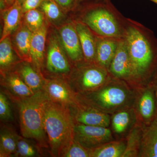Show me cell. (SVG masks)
Wrapping results in <instances>:
<instances>
[{
	"mask_svg": "<svg viewBox=\"0 0 157 157\" xmlns=\"http://www.w3.org/2000/svg\"><path fill=\"white\" fill-rule=\"evenodd\" d=\"M144 127L138 123L127 135L126 147L123 157H139Z\"/></svg>",
	"mask_w": 157,
	"mask_h": 157,
	"instance_id": "obj_26",
	"label": "cell"
},
{
	"mask_svg": "<svg viewBox=\"0 0 157 157\" xmlns=\"http://www.w3.org/2000/svg\"><path fill=\"white\" fill-rule=\"evenodd\" d=\"M139 157H157V117L144 128Z\"/></svg>",
	"mask_w": 157,
	"mask_h": 157,
	"instance_id": "obj_22",
	"label": "cell"
},
{
	"mask_svg": "<svg viewBox=\"0 0 157 157\" xmlns=\"http://www.w3.org/2000/svg\"><path fill=\"white\" fill-rule=\"evenodd\" d=\"M150 1H151V2H154L156 4H157V0H150Z\"/></svg>",
	"mask_w": 157,
	"mask_h": 157,
	"instance_id": "obj_36",
	"label": "cell"
},
{
	"mask_svg": "<svg viewBox=\"0 0 157 157\" xmlns=\"http://www.w3.org/2000/svg\"><path fill=\"white\" fill-rule=\"evenodd\" d=\"M61 9L65 10H70L75 5L76 0H53Z\"/></svg>",
	"mask_w": 157,
	"mask_h": 157,
	"instance_id": "obj_33",
	"label": "cell"
},
{
	"mask_svg": "<svg viewBox=\"0 0 157 157\" xmlns=\"http://www.w3.org/2000/svg\"><path fill=\"white\" fill-rule=\"evenodd\" d=\"M82 20L98 36L115 39L124 37V29L116 15L107 7L91 9L85 13Z\"/></svg>",
	"mask_w": 157,
	"mask_h": 157,
	"instance_id": "obj_6",
	"label": "cell"
},
{
	"mask_svg": "<svg viewBox=\"0 0 157 157\" xmlns=\"http://www.w3.org/2000/svg\"><path fill=\"white\" fill-rule=\"evenodd\" d=\"M24 24L33 33L38 31L44 25V14L36 9L24 13Z\"/></svg>",
	"mask_w": 157,
	"mask_h": 157,
	"instance_id": "obj_28",
	"label": "cell"
},
{
	"mask_svg": "<svg viewBox=\"0 0 157 157\" xmlns=\"http://www.w3.org/2000/svg\"><path fill=\"white\" fill-rule=\"evenodd\" d=\"M44 0H23L21 3V9L23 13L39 7Z\"/></svg>",
	"mask_w": 157,
	"mask_h": 157,
	"instance_id": "obj_32",
	"label": "cell"
},
{
	"mask_svg": "<svg viewBox=\"0 0 157 157\" xmlns=\"http://www.w3.org/2000/svg\"><path fill=\"white\" fill-rule=\"evenodd\" d=\"M39 7L51 22L58 23L63 18L60 7L53 0H44Z\"/></svg>",
	"mask_w": 157,
	"mask_h": 157,
	"instance_id": "obj_27",
	"label": "cell"
},
{
	"mask_svg": "<svg viewBox=\"0 0 157 157\" xmlns=\"http://www.w3.org/2000/svg\"><path fill=\"white\" fill-rule=\"evenodd\" d=\"M43 90L49 101L73 108L77 104V94L69 82L59 78L45 79Z\"/></svg>",
	"mask_w": 157,
	"mask_h": 157,
	"instance_id": "obj_9",
	"label": "cell"
},
{
	"mask_svg": "<svg viewBox=\"0 0 157 157\" xmlns=\"http://www.w3.org/2000/svg\"><path fill=\"white\" fill-rule=\"evenodd\" d=\"M39 155L36 147L27 140L25 137L18 135L15 157H33L39 156Z\"/></svg>",
	"mask_w": 157,
	"mask_h": 157,
	"instance_id": "obj_29",
	"label": "cell"
},
{
	"mask_svg": "<svg viewBox=\"0 0 157 157\" xmlns=\"http://www.w3.org/2000/svg\"><path fill=\"white\" fill-rule=\"evenodd\" d=\"M0 118L1 120L9 122L13 120L11 106L8 97L5 93H0Z\"/></svg>",
	"mask_w": 157,
	"mask_h": 157,
	"instance_id": "obj_31",
	"label": "cell"
},
{
	"mask_svg": "<svg viewBox=\"0 0 157 157\" xmlns=\"http://www.w3.org/2000/svg\"><path fill=\"white\" fill-rule=\"evenodd\" d=\"M21 3L16 0L13 5L3 12L4 25L1 40L10 36L19 27L22 14Z\"/></svg>",
	"mask_w": 157,
	"mask_h": 157,
	"instance_id": "obj_19",
	"label": "cell"
},
{
	"mask_svg": "<svg viewBox=\"0 0 157 157\" xmlns=\"http://www.w3.org/2000/svg\"><path fill=\"white\" fill-rule=\"evenodd\" d=\"M15 71L34 93L43 90L45 79L40 72H37L30 64V63H19Z\"/></svg>",
	"mask_w": 157,
	"mask_h": 157,
	"instance_id": "obj_21",
	"label": "cell"
},
{
	"mask_svg": "<svg viewBox=\"0 0 157 157\" xmlns=\"http://www.w3.org/2000/svg\"><path fill=\"white\" fill-rule=\"evenodd\" d=\"M10 36L1 40L0 42V67L1 73H6L17 64Z\"/></svg>",
	"mask_w": 157,
	"mask_h": 157,
	"instance_id": "obj_25",
	"label": "cell"
},
{
	"mask_svg": "<svg viewBox=\"0 0 157 157\" xmlns=\"http://www.w3.org/2000/svg\"><path fill=\"white\" fill-rule=\"evenodd\" d=\"M75 25L79 37L84 63H96V37L84 23L77 22Z\"/></svg>",
	"mask_w": 157,
	"mask_h": 157,
	"instance_id": "obj_16",
	"label": "cell"
},
{
	"mask_svg": "<svg viewBox=\"0 0 157 157\" xmlns=\"http://www.w3.org/2000/svg\"><path fill=\"white\" fill-rule=\"evenodd\" d=\"M126 147V138L115 139L90 150V157H123Z\"/></svg>",
	"mask_w": 157,
	"mask_h": 157,
	"instance_id": "obj_23",
	"label": "cell"
},
{
	"mask_svg": "<svg viewBox=\"0 0 157 157\" xmlns=\"http://www.w3.org/2000/svg\"><path fill=\"white\" fill-rule=\"evenodd\" d=\"M44 125L51 155L62 157L74 140L75 123L70 108L48 99Z\"/></svg>",
	"mask_w": 157,
	"mask_h": 157,
	"instance_id": "obj_2",
	"label": "cell"
},
{
	"mask_svg": "<svg viewBox=\"0 0 157 157\" xmlns=\"http://www.w3.org/2000/svg\"><path fill=\"white\" fill-rule=\"evenodd\" d=\"M112 77L105 68L96 63H84L77 65L69 83L76 94H83L98 90Z\"/></svg>",
	"mask_w": 157,
	"mask_h": 157,
	"instance_id": "obj_5",
	"label": "cell"
},
{
	"mask_svg": "<svg viewBox=\"0 0 157 157\" xmlns=\"http://www.w3.org/2000/svg\"><path fill=\"white\" fill-rule=\"evenodd\" d=\"M18 1H19L21 3V2H23V0H18Z\"/></svg>",
	"mask_w": 157,
	"mask_h": 157,
	"instance_id": "obj_37",
	"label": "cell"
},
{
	"mask_svg": "<svg viewBox=\"0 0 157 157\" xmlns=\"http://www.w3.org/2000/svg\"><path fill=\"white\" fill-rule=\"evenodd\" d=\"M119 39L96 37V64L108 70L116 52Z\"/></svg>",
	"mask_w": 157,
	"mask_h": 157,
	"instance_id": "obj_17",
	"label": "cell"
},
{
	"mask_svg": "<svg viewBox=\"0 0 157 157\" xmlns=\"http://www.w3.org/2000/svg\"><path fill=\"white\" fill-rule=\"evenodd\" d=\"M48 98L44 90L17 101L21 133L22 137L33 139L40 147L49 148L44 125L45 105Z\"/></svg>",
	"mask_w": 157,
	"mask_h": 157,
	"instance_id": "obj_4",
	"label": "cell"
},
{
	"mask_svg": "<svg viewBox=\"0 0 157 157\" xmlns=\"http://www.w3.org/2000/svg\"><path fill=\"white\" fill-rule=\"evenodd\" d=\"M18 135L11 128H1L0 134V157H15Z\"/></svg>",
	"mask_w": 157,
	"mask_h": 157,
	"instance_id": "obj_24",
	"label": "cell"
},
{
	"mask_svg": "<svg viewBox=\"0 0 157 157\" xmlns=\"http://www.w3.org/2000/svg\"><path fill=\"white\" fill-rule=\"evenodd\" d=\"M149 83H151L154 88L157 99V70L154 74L150 82Z\"/></svg>",
	"mask_w": 157,
	"mask_h": 157,
	"instance_id": "obj_34",
	"label": "cell"
},
{
	"mask_svg": "<svg viewBox=\"0 0 157 157\" xmlns=\"http://www.w3.org/2000/svg\"><path fill=\"white\" fill-rule=\"evenodd\" d=\"M2 74L3 78L1 84L11 99L15 102L28 98L35 94L16 71H9Z\"/></svg>",
	"mask_w": 157,
	"mask_h": 157,
	"instance_id": "obj_15",
	"label": "cell"
},
{
	"mask_svg": "<svg viewBox=\"0 0 157 157\" xmlns=\"http://www.w3.org/2000/svg\"><path fill=\"white\" fill-rule=\"evenodd\" d=\"M137 123L134 107H130L111 114L109 128L115 139H124Z\"/></svg>",
	"mask_w": 157,
	"mask_h": 157,
	"instance_id": "obj_14",
	"label": "cell"
},
{
	"mask_svg": "<svg viewBox=\"0 0 157 157\" xmlns=\"http://www.w3.org/2000/svg\"><path fill=\"white\" fill-rule=\"evenodd\" d=\"M137 123L144 127L157 117V99L154 88L151 83L137 90L134 107Z\"/></svg>",
	"mask_w": 157,
	"mask_h": 157,
	"instance_id": "obj_7",
	"label": "cell"
},
{
	"mask_svg": "<svg viewBox=\"0 0 157 157\" xmlns=\"http://www.w3.org/2000/svg\"><path fill=\"white\" fill-rule=\"evenodd\" d=\"M130 22L123 37L128 51L134 87L137 89L147 85L156 71L157 51L142 27Z\"/></svg>",
	"mask_w": 157,
	"mask_h": 157,
	"instance_id": "obj_1",
	"label": "cell"
},
{
	"mask_svg": "<svg viewBox=\"0 0 157 157\" xmlns=\"http://www.w3.org/2000/svg\"><path fill=\"white\" fill-rule=\"evenodd\" d=\"M33 33L24 24L17 29L13 37L15 51L19 58L30 63H32L30 45Z\"/></svg>",
	"mask_w": 157,
	"mask_h": 157,
	"instance_id": "obj_20",
	"label": "cell"
},
{
	"mask_svg": "<svg viewBox=\"0 0 157 157\" xmlns=\"http://www.w3.org/2000/svg\"><path fill=\"white\" fill-rule=\"evenodd\" d=\"M74 139L88 149L115 140L110 128L75 123Z\"/></svg>",
	"mask_w": 157,
	"mask_h": 157,
	"instance_id": "obj_8",
	"label": "cell"
},
{
	"mask_svg": "<svg viewBox=\"0 0 157 157\" xmlns=\"http://www.w3.org/2000/svg\"><path fill=\"white\" fill-rule=\"evenodd\" d=\"M137 90L125 81L112 77L98 90L77 94V97L80 101L111 115L121 109L133 107Z\"/></svg>",
	"mask_w": 157,
	"mask_h": 157,
	"instance_id": "obj_3",
	"label": "cell"
},
{
	"mask_svg": "<svg viewBox=\"0 0 157 157\" xmlns=\"http://www.w3.org/2000/svg\"><path fill=\"white\" fill-rule=\"evenodd\" d=\"M70 110L75 123L107 128L110 127V115L78 99L77 104Z\"/></svg>",
	"mask_w": 157,
	"mask_h": 157,
	"instance_id": "obj_10",
	"label": "cell"
},
{
	"mask_svg": "<svg viewBox=\"0 0 157 157\" xmlns=\"http://www.w3.org/2000/svg\"><path fill=\"white\" fill-rule=\"evenodd\" d=\"M90 150L85 148L74 139L63 154V157H90Z\"/></svg>",
	"mask_w": 157,
	"mask_h": 157,
	"instance_id": "obj_30",
	"label": "cell"
},
{
	"mask_svg": "<svg viewBox=\"0 0 157 157\" xmlns=\"http://www.w3.org/2000/svg\"><path fill=\"white\" fill-rule=\"evenodd\" d=\"M59 37L70 60L76 65L84 63L80 41L75 25L67 24L59 30Z\"/></svg>",
	"mask_w": 157,
	"mask_h": 157,
	"instance_id": "obj_13",
	"label": "cell"
},
{
	"mask_svg": "<svg viewBox=\"0 0 157 157\" xmlns=\"http://www.w3.org/2000/svg\"><path fill=\"white\" fill-rule=\"evenodd\" d=\"M14 1V0H3V1H4L5 3H6L8 4H11V3H13V1Z\"/></svg>",
	"mask_w": 157,
	"mask_h": 157,
	"instance_id": "obj_35",
	"label": "cell"
},
{
	"mask_svg": "<svg viewBox=\"0 0 157 157\" xmlns=\"http://www.w3.org/2000/svg\"><path fill=\"white\" fill-rule=\"evenodd\" d=\"M59 36L49 38L46 58V68L54 74L65 75L71 72V67Z\"/></svg>",
	"mask_w": 157,
	"mask_h": 157,
	"instance_id": "obj_12",
	"label": "cell"
},
{
	"mask_svg": "<svg viewBox=\"0 0 157 157\" xmlns=\"http://www.w3.org/2000/svg\"><path fill=\"white\" fill-rule=\"evenodd\" d=\"M108 70L113 77L125 81L135 88L128 51L124 37L119 40L116 52Z\"/></svg>",
	"mask_w": 157,
	"mask_h": 157,
	"instance_id": "obj_11",
	"label": "cell"
},
{
	"mask_svg": "<svg viewBox=\"0 0 157 157\" xmlns=\"http://www.w3.org/2000/svg\"><path fill=\"white\" fill-rule=\"evenodd\" d=\"M47 33V28L44 25L41 29L33 33L31 39L30 56L32 63L39 72L44 63Z\"/></svg>",
	"mask_w": 157,
	"mask_h": 157,
	"instance_id": "obj_18",
	"label": "cell"
}]
</instances>
